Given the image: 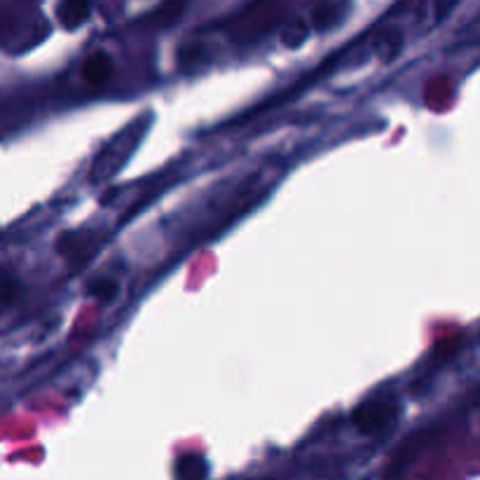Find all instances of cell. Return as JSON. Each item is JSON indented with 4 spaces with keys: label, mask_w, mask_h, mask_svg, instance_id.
<instances>
[{
    "label": "cell",
    "mask_w": 480,
    "mask_h": 480,
    "mask_svg": "<svg viewBox=\"0 0 480 480\" xmlns=\"http://www.w3.org/2000/svg\"><path fill=\"white\" fill-rule=\"evenodd\" d=\"M389 422V408L387 406H377L373 408H361L357 413V425L361 431H377Z\"/></svg>",
    "instance_id": "3"
},
{
    "label": "cell",
    "mask_w": 480,
    "mask_h": 480,
    "mask_svg": "<svg viewBox=\"0 0 480 480\" xmlns=\"http://www.w3.org/2000/svg\"><path fill=\"white\" fill-rule=\"evenodd\" d=\"M111 68H113V64L106 54H94V56H90L87 62H84L83 75L90 80L92 84H101V83H106L108 80V75H111Z\"/></svg>",
    "instance_id": "4"
},
{
    "label": "cell",
    "mask_w": 480,
    "mask_h": 480,
    "mask_svg": "<svg viewBox=\"0 0 480 480\" xmlns=\"http://www.w3.org/2000/svg\"><path fill=\"white\" fill-rule=\"evenodd\" d=\"M87 17H90V0H62L59 19L64 26L78 28Z\"/></svg>",
    "instance_id": "2"
},
{
    "label": "cell",
    "mask_w": 480,
    "mask_h": 480,
    "mask_svg": "<svg viewBox=\"0 0 480 480\" xmlns=\"http://www.w3.org/2000/svg\"><path fill=\"white\" fill-rule=\"evenodd\" d=\"M183 3L185 0H169L167 5H164V17H176Z\"/></svg>",
    "instance_id": "6"
},
{
    "label": "cell",
    "mask_w": 480,
    "mask_h": 480,
    "mask_svg": "<svg viewBox=\"0 0 480 480\" xmlns=\"http://www.w3.org/2000/svg\"><path fill=\"white\" fill-rule=\"evenodd\" d=\"M207 459L201 455H183V457L176 462V480H204L207 478Z\"/></svg>",
    "instance_id": "1"
},
{
    "label": "cell",
    "mask_w": 480,
    "mask_h": 480,
    "mask_svg": "<svg viewBox=\"0 0 480 480\" xmlns=\"http://www.w3.org/2000/svg\"><path fill=\"white\" fill-rule=\"evenodd\" d=\"M19 296V284L12 277H3L0 279V309L10 308L12 302L17 300Z\"/></svg>",
    "instance_id": "5"
}]
</instances>
